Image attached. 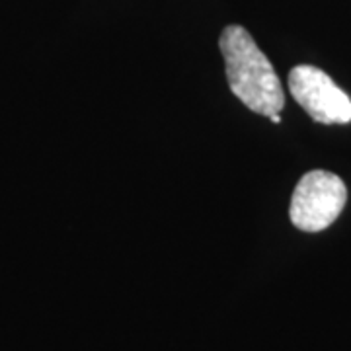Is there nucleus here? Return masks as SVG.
I'll use <instances>...</instances> for the list:
<instances>
[{"label": "nucleus", "instance_id": "f03ea898", "mask_svg": "<svg viewBox=\"0 0 351 351\" xmlns=\"http://www.w3.org/2000/svg\"><path fill=\"white\" fill-rule=\"evenodd\" d=\"M348 201L341 178L326 170H313L301 178L291 197V223L304 232H320L332 225Z\"/></svg>", "mask_w": 351, "mask_h": 351}, {"label": "nucleus", "instance_id": "7ed1b4c3", "mask_svg": "<svg viewBox=\"0 0 351 351\" xmlns=\"http://www.w3.org/2000/svg\"><path fill=\"white\" fill-rule=\"evenodd\" d=\"M289 92L318 123L343 125L351 121V100L330 76L311 64H299L289 73Z\"/></svg>", "mask_w": 351, "mask_h": 351}, {"label": "nucleus", "instance_id": "f257e3e1", "mask_svg": "<svg viewBox=\"0 0 351 351\" xmlns=\"http://www.w3.org/2000/svg\"><path fill=\"white\" fill-rule=\"evenodd\" d=\"M219 47L225 59L228 86L248 110L260 115L279 113L285 106V94L276 69L258 47L248 29L228 25L223 29Z\"/></svg>", "mask_w": 351, "mask_h": 351}, {"label": "nucleus", "instance_id": "20e7f679", "mask_svg": "<svg viewBox=\"0 0 351 351\" xmlns=\"http://www.w3.org/2000/svg\"><path fill=\"white\" fill-rule=\"evenodd\" d=\"M269 119H271L274 123H281V115H279V113H271V115H269Z\"/></svg>", "mask_w": 351, "mask_h": 351}]
</instances>
